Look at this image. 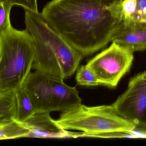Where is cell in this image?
<instances>
[{"instance_id": "8", "label": "cell", "mask_w": 146, "mask_h": 146, "mask_svg": "<svg viewBox=\"0 0 146 146\" xmlns=\"http://www.w3.org/2000/svg\"><path fill=\"white\" fill-rule=\"evenodd\" d=\"M49 113H36L24 123L30 131L28 137L63 138L81 137V133L70 132L61 128L51 118Z\"/></svg>"}, {"instance_id": "2", "label": "cell", "mask_w": 146, "mask_h": 146, "mask_svg": "<svg viewBox=\"0 0 146 146\" xmlns=\"http://www.w3.org/2000/svg\"><path fill=\"white\" fill-rule=\"evenodd\" d=\"M25 23L34 40L33 69L63 80L73 75L83 56L48 25L41 13L25 10Z\"/></svg>"}, {"instance_id": "9", "label": "cell", "mask_w": 146, "mask_h": 146, "mask_svg": "<svg viewBox=\"0 0 146 146\" xmlns=\"http://www.w3.org/2000/svg\"><path fill=\"white\" fill-rule=\"evenodd\" d=\"M111 42L132 53L146 50V24L123 22L113 36Z\"/></svg>"}, {"instance_id": "11", "label": "cell", "mask_w": 146, "mask_h": 146, "mask_svg": "<svg viewBox=\"0 0 146 146\" xmlns=\"http://www.w3.org/2000/svg\"><path fill=\"white\" fill-rule=\"evenodd\" d=\"M17 102L15 90L0 92V124L17 119Z\"/></svg>"}, {"instance_id": "16", "label": "cell", "mask_w": 146, "mask_h": 146, "mask_svg": "<svg viewBox=\"0 0 146 146\" xmlns=\"http://www.w3.org/2000/svg\"><path fill=\"white\" fill-rule=\"evenodd\" d=\"M37 0H5L12 7L13 5L21 6L25 9L35 13H38Z\"/></svg>"}, {"instance_id": "5", "label": "cell", "mask_w": 146, "mask_h": 146, "mask_svg": "<svg viewBox=\"0 0 146 146\" xmlns=\"http://www.w3.org/2000/svg\"><path fill=\"white\" fill-rule=\"evenodd\" d=\"M23 86L36 113L63 112L82 104L75 87L66 84L63 79L36 71L29 74Z\"/></svg>"}, {"instance_id": "14", "label": "cell", "mask_w": 146, "mask_h": 146, "mask_svg": "<svg viewBox=\"0 0 146 146\" xmlns=\"http://www.w3.org/2000/svg\"><path fill=\"white\" fill-rule=\"evenodd\" d=\"M77 71L76 80L78 85L88 87L101 85L94 72L87 65L80 66Z\"/></svg>"}, {"instance_id": "15", "label": "cell", "mask_w": 146, "mask_h": 146, "mask_svg": "<svg viewBox=\"0 0 146 146\" xmlns=\"http://www.w3.org/2000/svg\"><path fill=\"white\" fill-rule=\"evenodd\" d=\"M12 7L5 0H0V32L8 30L12 27L10 20Z\"/></svg>"}, {"instance_id": "12", "label": "cell", "mask_w": 146, "mask_h": 146, "mask_svg": "<svg viewBox=\"0 0 146 146\" xmlns=\"http://www.w3.org/2000/svg\"><path fill=\"white\" fill-rule=\"evenodd\" d=\"M17 112L16 120L25 123L36 113L32 102L23 86L15 89Z\"/></svg>"}, {"instance_id": "3", "label": "cell", "mask_w": 146, "mask_h": 146, "mask_svg": "<svg viewBox=\"0 0 146 146\" xmlns=\"http://www.w3.org/2000/svg\"><path fill=\"white\" fill-rule=\"evenodd\" d=\"M35 58L34 40L27 29L12 27L0 32V92L23 86Z\"/></svg>"}, {"instance_id": "6", "label": "cell", "mask_w": 146, "mask_h": 146, "mask_svg": "<svg viewBox=\"0 0 146 146\" xmlns=\"http://www.w3.org/2000/svg\"><path fill=\"white\" fill-rule=\"evenodd\" d=\"M133 53L115 42L95 56L86 65L94 72L101 85L116 87L129 71Z\"/></svg>"}, {"instance_id": "7", "label": "cell", "mask_w": 146, "mask_h": 146, "mask_svg": "<svg viewBox=\"0 0 146 146\" xmlns=\"http://www.w3.org/2000/svg\"><path fill=\"white\" fill-rule=\"evenodd\" d=\"M115 111L146 137V71L132 78L127 89L112 105Z\"/></svg>"}, {"instance_id": "4", "label": "cell", "mask_w": 146, "mask_h": 146, "mask_svg": "<svg viewBox=\"0 0 146 146\" xmlns=\"http://www.w3.org/2000/svg\"><path fill=\"white\" fill-rule=\"evenodd\" d=\"M55 121L64 129L82 131V137H97L135 129V125L119 116L112 105L90 107L81 104L62 112Z\"/></svg>"}, {"instance_id": "10", "label": "cell", "mask_w": 146, "mask_h": 146, "mask_svg": "<svg viewBox=\"0 0 146 146\" xmlns=\"http://www.w3.org/2000/svg\"><path fill=\"white\" fill-rule=\"evenodd\" d=\"M123 22L146 24V0H123Z\"/></svg>"}, {"instance_id": "1", "label": "cell", "mask_w": 146, "mask_h": 146, "mask_svg": "<svg viewBox=\"0 0 146 146\" xmlns=\"http://www.w3.org/2000/svg\"><path fill=\"white\" fill-rule=\"evenodd\" d=\"M123 0H52L41 13L84 57L106 47L123 23Z\"/></svg>"}, {"instance_id": "13", "label": "cell", "mask_w": 146, "mask_h": 146, "mask_svg": "<svg viewBox=\"0 0 146 146\" xmlns=\"http://www.w3.org/2000/svg\"><path fill=\"white\" fill-rule=\"evenodd\" d=\"M29 132V129L24 123L16 119L5 123L0 124L1 140L28 137Z\"/></svg>"}]
</instances>
